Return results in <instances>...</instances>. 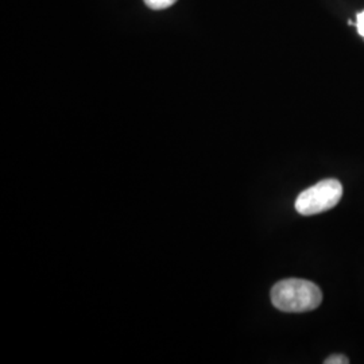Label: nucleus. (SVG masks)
<instances>
[{
	"mask_svg": "<svg viewBox=\"0 0 364 364\" xmlns=\"http://www.w3.org/2000/svg\"><path fill=\"white\" fill-rule=\"evenodd\" d=\"M343 197V185L328 178L304 191L296 200V210L302 216H313L335 208Z\"/></svg>",
	"mask_w": 364,
	"mask_h": 364,
	"instance_id": "nucleus-2",
	"label": "nucleus"
},
{
	"mask_svg": "<svg viewBox=\"0 0 364 364\" xmlns=\"http://www.w3.org/2000/svg\"><path fill=\"white\" fill-rule=\"evenodd\" d=\"M144 4L151 10H165L173 6L177 0H144Z\"/></svg>",
	"mask_w": 364,
	"mask_h": 364,
	"instance_id": "nucleus-3",
	"label": "nucleus"
},
{
	"mask_svg": "<svg viewBox=\"0 0 364 364\" xmlns=\"http://www.w3.org/2000/svg\"><path fill=\"white\" fill-rule=\"evenodd\" d=\"M356 27H358L359 36L364 38V11L358 14V16H356Z\"/></svg>",
	"mask_w": 364,
	"mask_h": 364,
	"instance_id": "nucleus-5",
	"label": "nucleus"
},
{
	"mask_svg": "<svg viewBox=\"0 0 364 364\" xmlns=\"http://www.w3.org/2000/svg\"><path fill=\"white\" fill-rule=\"evenodd\" d=\"M326 364H348L350 363V360H348V358L347 356H344V355H332V356H329L328 359H326Z\"/></svg>",
	"mask_w": 364,
	"mask_h": 364,
	"instance_id": "nucleus-4",
	"label": "nucleus"
},
{
	"mask_svg": "<svg viewBox=\"0 0 364 364\" xmlns=\"http://www.w3.org/2000/svg\"><path fill=\"white\" fill-rule=\"evenodd\" d=\"M272 302L282 312H311L321 305L323 293L320 287L311 281L291 278L274 285Z\"/></svg>",
	"mask_w": 364,
	"mask_h": 364,
	"instance_id": "nucleus-1",
	"label": "nucleus"
}]
</instances>
